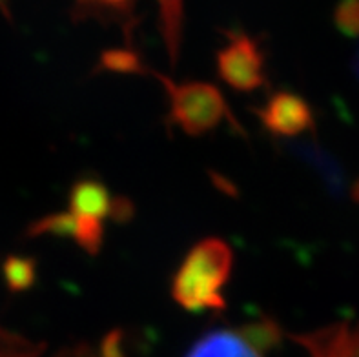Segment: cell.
Segmentation results:
<instances>
[{
	"instance_id": "cell-1",
	"label": "cell",
	"mask_w": 359,
	"mask_h": 357,
	"mask_svg": "<svg viewBox=\"0 0 359 357\" xmlns=\"http://www.w3.org/2000/svg\"><path fill=\"white\" fill-rule=\"evenodd\" d=\"M232 248L217 237L199 241L173 276L172 297L190 312L224 310L226 299L221 288L230 279Z\"/></svg>"
},
{
	"instance_id": "cell-2",
	"label": "cell",
	"mask_w": 359,
	"mask_h": 357,
	"mask_svg": "<svg viewBox=\"0 0 359 357\" xmlns=\"http://www.w3.org/2000/svg\"><path fill=\"white\" fill-rule=\"evenodd\" d=\"M154 73L155 79L163 82L170 99V121L182 128L187 135L199 137L219 126L224 119L236 124L230 114L223 93L210 82L190 81L177 84L170 77Z\"/></svg>"
},
{
	"instance_id": "cell-3",
	"label": "cell",
	"mask_w": 359,
	"mask_h": 357,
	"mask_svg": "<svg viewBox=\"0 0 359 357\" xmlns=\"http://www.w3.org/2000/svg\"><path fill=\"white\" fill-rule=\"evenodd\" d=\"M228 44L217 51V73L236 91H254L264 84L259 44L241 32H224Z\"/></svg>"
},
{
	"instance_id": "cell-4",
	"label": "cell",
	"mask_w": 359,
	"mask_h": 357,
	"mask_svg": "<svg viewBox=\"0 0 359 357\" xmlns=\"http://www.w3.org/2000/svg\"><path fill=\"white\" fill-rule=\"evenodd\" d=\"M254 112L263 126L278 137L294 139L303 131L314 130V114L309 102L292 91H276L263 108Z\"/></svg>"
},
{
	"instance_id": "cell-5",
	"label": "cell",
	"mask_w": 359,
	"mask_h": 357,
	"mask_svg": "<svg viewBox=\"0 0 359 357\" xmlns=\"http://www.w3.org/2000/svg\"><path fill=\"white\" fill-rule=\"evenodd\" d=\"M281 146H285L287 154H290L292 157L309 164L321 177V182L332 197L336 199H343V197L352 199L354 197L359 179L354 184H348V175L330 151H327L316 142H310V140H290V142H281Z\"/></svg>"
},
{
	"instance_id": "cell-6",
	"label": "cell",
	"mask_w": 359,
	"mask_h": 357,
	"mask_svg": "<svg viewBox=\"0 0 359 357\" xmlns=\"http://www.w3.org/2000/svg\"><path fill=\"white\" fill-rule=\"evenodd\" d=\"M111 203L114 197L106 184L93 177H82L69 190V212L79 217L102 221L104 217H109Z\"/></svg>"
},
{
	"instance_id": "cell-7",
	"label": "cell",
	"mask_w": 359,
	"mask_h": 357,
	"mask_svg": "<svg viewBox=\"0 0 359 357\" xmlns=\"http://www.w3.org/2000/svg\"><path fill=\"white\" fill-rule=\"evenodd\" d=\"M133 2H79L73 6L72 18L79 20H99L102 24H118L123 27L126 41L132 39L133 27L139 22Z\"/></svg>"
},
{
	"instance_id": "cell-8",
	"label": "cell",
	"mask_w": 359,
	"mask_h": 357,
	"mask_svg": "<svg viewBox=\"0 0 359 357\" xmlns=\"http://www.w3.org/2000/svg\"><path fill=\"white\" fill-rule=\"evenodd\" d=\"M187 357H263L230 330H215L201 337Z\"/></svg>"
},
{
	"instance_id": "cell-9",
	"label": "cell",
	"mask_w": 359,
	"mask_h": 357,
	"mask_svg": "<svg viewBox=\"0 0 359 357\" xmlns=\"http://www.w3.org/2000/svg\"><path fill=\"white\" fill-rule=\"evenodd\" d=\"M236 334L252 350H255L261 356L264 352H269V350L278 349L279 344H281L283 337H285V332H283L281 325L273 317L263 316V314L257 319H252V321L239 326Z\"/></svg>"
},
{
	"instance_id": "cell-10",
	"label": "cell",
	"mask_w": 359,
	"mask_h": 357,
	"mask_svg": "<svg viewBox=\"0 0 359 357\" xmlns=\"http://www.w3.org/2000/svg\"><path fill=\"white\" fill-rule=\"evenodd\" d=\"M182 24H184V6L181 2H161L159 26L164 46L168 51L170 64L175 66L181 53Z\"/></svg>"
},
{
	"instance_id": "cell-11",
	"label": "cell",
	"mask_w": 359,
	"mask_h": 357,
	"mask_svg": "<svg viewBox=\"0 0 359 357\" xmlns=\"http://www.w3.org/2000/svg\"><path fill=\"white\" fill-rule=\"evenodd\" d=\"M2 276L9 292L20 294L32 288L36 281V261L24 255H8L2 264Z\"/></svg>"
},
{
	"instance_id": "cell-12",
	"label": "cell",
	"mask_w": 359,
	"mask_h": 357,
	"mask_svg": "<svg viewBox=\"0 0 359 357\" xmlns=\"http://www.w3.org/2000/svg\"><path fill=\"white\" fill-rule=\"evenodd\" d=\"M99 72H109V73H123V75H142V73H150V69L144 68L142 59L139 53L132 50V48H111L100 53L99 64H97Z\"/></svg>"
},
{
	"instance_id": "cell-13",
	"label": "cell",
	"mask_w": 359,
	"mask_h": 357,
	"mask_svg": "<svg viewBox=\"0 0 359 357\" xmlns=\"http://www.w3.org/2000/svg\"><path fill=\"white\" fill-rule=\"evenodd\" d=\"M75 231H77V219L72 212H57L44 215L39 221L32 222L26 228V237H42V236H53V237H66V239H75Z\"/></svg>"
},
{
	"instance_id": "cell-14",
	"label": "cell",
	"mask_w": 359,
	"mask_h": 357,
	"mask_svg": "<svg viewBox=\"0 0 359 357\" xmlns=\"http://www.w3.org/2000/svg\"><path fill=\"white\" fill-rule=\"evenodd\" d=\"M77 219V231H75V243L90 255H97L102 246V237H104V227L102 221L90 217H79Z\"/></svg>"
},
{
	"instance_id": "cell-15",
	"label": "cell",
	"mask_w": 359,
	"mask_h": 357,
	"mask_svg": "<svg viewBox=\"0 0 359 357\" xmlns=\"http://www.w3.org/2000/svg\"><path fill=\"white\" fill-rule=\"evenodd\" d=\"M337 27L351 36L359 35V2H343L334 15Z\"/></svg>"
},
{
	"instance_id": "cell-16",
	"label": "cell",
	"mask_w": 359,
	"mask_h": 357,
	"mask_svg": "<svg viewBox=\"0 0 359 357\" xmlns=\"http://www.w3.org/2000/svg\"><path fill=\"white\" fill-rule=\"evenodd\" d=\"M133 215H135V204L128 197L123 195H117L114 197V203H111V210H109V219L115 222H128L132 221Z\"/></svg>"
},
{
	"instance_id": "cell-17",
	"label": "cell",
	"mask_w": 359,
	"mask_h": 357,
	"mask_svg": "<svg viewBox=\"0 0 359 357\" xmlns=\"http://www.w3.org/2000/svg\"><path fill=\"white\" fill-rule=\"evenodd\" d=\"M100 357H126L123 350V330L108 332L100 343Z\"/></svg>"
},
{
	"instance_id": "cell-18",
	"label": "cell",
	"mask_w": 359,
	"mask_h": 357,
	"mask_svg": "<svg viewBox=\"0 0 359 357\" xmlns=\"http://www.w3.org/2000/svg\"><path fill=\"white\" fill-rule=\"evenodd\" d=\"M354 72H355V75L359 77V50H358V53H355V59H354Z\"/></svg>"
}]
</instances>
